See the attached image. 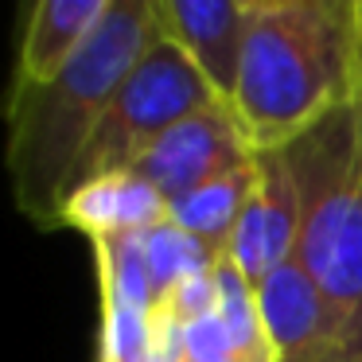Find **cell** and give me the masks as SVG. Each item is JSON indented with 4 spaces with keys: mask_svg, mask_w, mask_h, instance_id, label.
<instances>
[{
    "mask_svg": "<svg viewBox=\"0 0 362 362\" xmlns=\"http://www.w3.org/2000/svg\"><path fill=\"white\" fill-rule=\"evenodd\" d=\"M253 180H257V152H253V160H245L242 168H230V172L214 175L203 187L172 199L168 222H175L183 234H191L203 245H211L214 253H226L230 238H234V230H238V218H242V206L253 191Z\"/></svg>",
    "mask_w": 362,
    "mask_h": 362,
    "instance_id": "7c38bea8",
    "label": "cell"
},
{
    "mask_svg": "<svg viewBox=\"0 0 362 362\" xmlns=\"http://www.w3.org/2000/svg\"><path fill=\"white\" fill-rule=\"evenodd\" d=\"M362 0H250L234 105L253 148H281L354 86Z\"/></svg>",
    "mask_w": 362,
    "mask_h": 362,
    "instance_id": "7a4b0ae2",
    "label": "cell"
},
{
    "mask_svg": "<svg viewBox=\"0 0 362 362\" xmlns=\"http://www.w3.org/2000/svg\"><path fill=\"white\" fill-rule=\"evenodd\" d=\"M156 0H110L102 28L59 78L16 86L8 98V175L32 226L59 230L78 164L113 94L156 43Z\"/></svg>",
    "mask_w": 362,
    "mask_h": 362,
    "instance_id": "6da1fadb",
    "label": "cell"
},
{
    "mask_svg": "<svg viewBox=\"0 0 362 362\" xmlns=\"http://www.w3.org/2000/svg\"><path fill=\"white\" fill-rule=\"evenodd\" d=\"M335 362H362V354H343V358H335Z\"/></svg>",
    "mask_w": 362,
    "mask_h": 362,
    "instance_id": "5bb4252c",
    "label": "cell"
},
{
    "mask_svg": "<svg viewBox=\"0 0 362 362\" xmlns=\"http://www.w3.org/2000/svg\"><path fill=\"white\" fill-rule=\"evenodd\" d=\"M168 195L141 172H113L71 191L63 206V226L82 230L86 238L102 234H144L168 222Z\"/></svg>",
    "mask_w": 362,
    "mask_h": 362,
    "instance_id": "8fae6325",
    "label": "cell"
},
{
    "mask_svg": "<svg viewBox=\"0 0 362 362\" xmlns=\"http://www.w3.org/2000/svg\"><path fill=\"white\" fill-rule=\"evenodd\" d=\"M300 245V191L281 148H257V180L242 206L226 257L250 284H261L273 269L296 257Z\"/></svg>",
    "mask_w": 362,
    "mask_h": 362,
    "instance_id": "ba28073f",
    "label": "cell"
},
{
    "mask_svg": "<svg viewBox=\"0 0 362 362\" xmlns=\"http://www.w3.org/2000/svg\"><path fill=\"white\" fill-rule=\"evenodd\" d=\"M156 16L214 94L230 102L250 32V0H156Z\"/></svg>",
    "mask_w": 362,
    "mask_h": 362,
    "instance_id": "9c48e42d",
    "label": "cell"
},
{
    "mask_svg": "<svg viewBox=\"0 0 362 362\" xmlns=\"http://www.w3.org/2000/svg\"><path fill=\"white\" fill-rule=\"evenodd\" d=\"M253 152L257 148L245 136L234 105L211 102L206 110L183 117L172 133L160 136L133 172H141L148 183H156L172 203V199L211 183L214 175L242 168L245 160H253Z\"/></svg>",
    "mask_w": 362,
    "mask_h": 362,
    "instance_id": "8992f818",
    "label": "cell"
},
{
    "mask_svg": "<svg viewBox=\"0 0 362 362\" xmlns=\"http://www.w3.org/2000/svg\"><path fill=\"white\" fill-rule=\"evenodd\" d=\"M211 102H222V98L199 74V66L180 51V43L168 40L160 28L156 43L144 51L141 63L129 71V78L113 94L110 110H105L102 125H98L94 141L78 164L74 187L98 180V175L133 172L160 136L172 133L183 117L206 110Z\"/></svg>",
    "mask_w": 362,
    "mask_h": 362,
    "instance_id": "277c9868",
    "label": "cell"
},
{
    "mask_svg": "<svg viewBox=\"0 0 362 362\" xmlns=\"http://www.w3.org/2000/svg\"><path fill=\"white\" fill-rule=\"evenodd\" d=\"M141 242H144V261H148L152 288H156V304L172 288H180L183 281L211 273L222 257V253H214L211 245H203L199 238L183 234L175 222H160V226L144 230Z\"/></svg>",
    "mask_w": 362,
    "mask_h": 362,
    "instance_id": "4fadbf2b",
    "label": "cell"
},
{
    "mask_svg": "<svg viewBox=\"0 0 362 362\" xmlns=\"http://www.w3.org/2000/svg\"><path fill=\"white\" fill-rule=\"evenodd\" d=\"M253 288L276 362H335L346 354L331 300L300 257L284 261Z\"/></svg>",
    "mask_w": 362,
    "mask_h": 362,
    "instance_id": "52a82bcc",
    "label": "cell"
},
{
    "mask_svg": "<svg viewBox=\"0 0 362 362\" xmlns=\"http://www.w3.org/2000/svg\"><path fill=\"white\" fill-rule=\"evenodd\" d=\"M90 245L102 284L98 362H183V331L156 320L141 234H102Z\"/></svg>",
    "mask_w": 362,
    "mask_h": 362,
    "instance_id": "5b68a950",
    "label": "cell"
},
{
    "mask_svg": "<svg viewBox=\"0 0 362 362\" xmlns=\"http://www.w3.org/2000/svg\"><path fill=\"white\" fill-rule=\"evenodd\" d=\"M281 156L300 191L296 257L331 300L346 354H362V59L351 94L281 144Z\"/></svg>",
    "mask_w": 362,
    "mask_h": 362,
    "instance_id": "3957f363",
    "label": "cell"
},
{
    "mask_svg": "<svg viewBox=\"0 0 362 362\" xmlns=\"http://www.w3.org/2000/svg\"><path fill=\"white\" fill-rule=\"evenodd\" d=\"M110 0H35L20 35L16 86H43L78 59L102 28Z\"/></svg>",
    "mask_w": 362,
    "mask_h": 362,
    "instance_id": "30bf717a",
    "label": "cell"
}]
</instances>
